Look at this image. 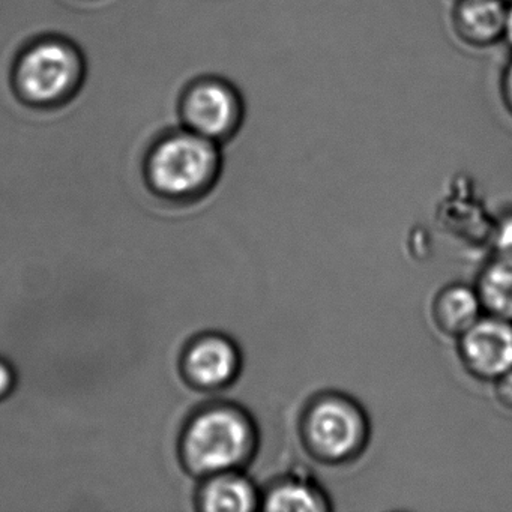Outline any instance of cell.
<instances>
[{
  "instance_id": "277c9868",
  "label": "cell",
  "mask_w": 512,
  "mask_h": 512,
  "mask_svg": "<svg viewBox=\"0 0 512 512\" xmlns=\"http://www.w3.org/2000/svg\"><path fill=\"white\" fill-rule=\"evenodd\" d=\"M79 73L71 49L59 41H43L28 50L17 65V83L29 101L55 103L71 89Z\"/></svg>"
},
{
  "instance_id": "2e32d148",
  "label": "cell",
  "mask_w": 512,
  "mask_h": 512,
  "mask_svg": "<svg viewBox=\"0 0 512 512\" xmlns=\"http://www.w3.org/2000/svg\"><path fill=\"white\" fill-rule=\"evenodd\" d=\"M503 94H505L506 103L512 110V61L506 67L505 76H503Z\"/></svg>"
},
{
  "instance_id": "8992f818",
  "label": "cell",
  "mask_w": 512,
  "mask_h": 512,
  "mask_svg": "<svg viewBox=\"0 0 512 512\" xmlns=\"http://www.w3.org/2000/svg\"><path fill=\"white\" fill-rule=\"evenodd\" d=\"M182 110L190 130L212 142L227 136L238 124L241 113L235 92L212 80L194 86L185 97Z\"/></svg>"
},
{
  "instance_id": "30bf717a",
  "label": "cell",
  "mask_w": 512,
  "mask_h": 512,
  "mask_svg": "<svg viewBox=\"0 0 512 512\" xmlns=\"http://www.w3.org/2000/svg\"><path fill=\"white\" fill-rule=\"evenodd\" d=\"M505 17L503 0H461L457 8L460 31L476 44H490L503 38Z\"/></svg>"
},
{
  "instance_id": "9c48e42d",
  "label": "cell",
  "mask_w": 512,
  "mask_h": 512,
  "mask_svg": "<svg viewBox=\"0 0 512 512\" xmlns=\"http://www.w3.org/2000/svg\"><path fill=\"white\" fill-rule=\"evenodd\" d=\"M484 310L478 290L469 287L451 286L443 290L434 302V319L443 332L449 335H461L469 331Z\"/></svg>"
},
{
  "instance_id": "7a4b0ae2",
  "label": "cell",
  "mask_w": 512,
  "mask_h": 512,
  "mask_svg": "<svg viewBox=\"0 0 512 512\" xmlns=\"http://www.w3.org/2000/svg\"><path fill=\"white\" fill-rule=\"evenodd\" d=\"M217 167L214 142L191 131L173 134L155 146L148 161V178L161 196L190 199L212 184Z\"/></svg>"
},
{
  "instance_id": "8fae6325",
  "label": "cell",
  "mask_w": 512,
  "mask_h": 512,
  "mask_svg": "<svg viewBox=\"0 0 512 512\" xmlns=\"http://www.w3.org/2000/svg\"><path fill=\"white\" fill-rule=\"evenodd\" d=\"M476 290L490 316L512 322V254H497L482 271Z\"/></svg>"
},
{
  "instance_id": "ba28073f",
  "label": "cell",
  "mask_w": 512,
  "mask_h": 512,
  "mask_svg": "<svg viewBox=\"0 0 512 512\" xmlns=\"http://www.w3.org/2000/svg\"><path fill=\"white\" fill-rule=\"evenodd\" d=\"M259 502L253 482L238 470L206 476L199 493L200 509L206 512H250Z\"/></svg>"
},
{
  "instance_id": "4fadbf2b",
  "label": "cell",
  "mask_w": 512,
  "mask_h": 512,
  "mask_svg": "<svg viewBox=\"0 0 512 512\" xmlns=\"http://www.w3.org/2000/svg\"><path fill=\"white\" fill-rule=\"evenodd\" d=\"M493 239L497 254H512V212L503 215L497 223Z\"/></svg>"
},
{
  "instance_id": "52a82bcc",
  "label": "cell",
  "mask_w": 512,
  "mask_h": 512,
  "mask_svg": "<svg viewBox=\"0 0 512 512\" xmlns=\"http://www.w3.org/2000/svg\"><path fill=\"white\" fill-rule=\"evenodd\" d=\"M182 368L187 379L197 388H221L238 374V349L226 337L203 335L185 350Z\"/></svg>"
},
{
  "instance_id": "9a60e30c",
  "label": "cell",
  "mask_w": 512,
  "mask_h": 512,
  "mask_svg": "<svg viewBox=\"0 0 512 512\" xmlns=\"http://www.w3.org/2000/svg\"><path fill=\"white\" fill-rule=\"evenodd\" d=\"M16 376L11 365L4 359H0V400H4L13 391Z\"/></svg>"
},
{
  "instance_id": "3957f363",
  "label": "cell",
  "mask_w": 512,
  "mask_h": 512,
  "mask_svg": "<svg viewBox=\"0 0 512 512\" xmlns=\"http://www.w3.org/2000/svg\"><path fill=\"white\" fill-rule=\"evenodd\" d=\"M304 434L317 457L328 461L346 460L364 445L367 421L355 403L329 395L320 398L308 410Z\"/></svg>"
},
{
  "instance_id": "6da1fadb",
  "label": "cell",
  "mask_w": 512,
  "mask_h": 512,
  "mask_svg": "<svg viewBox=\"0 0 512 512\" xmlns=\"http://www.w3.org/2000/svg\"><path fill=\"white\" fill-rule=\"evenodd\" d=\"M253 422L238 407H206L194 415L182 433L185 466L200 476L238 470L253 454Z\"/></svg>"
},
{
  "instance_id": "5bb4252c",
  "label": "cell",
  "mask_w": 512,
  "mask_h": 512,
  "mask_svg": "<svg viewBox=\"0 0 512 512\" xmlns=\"http://www.w3.org/2000/svg\"><path fill=\"white\" fill-rule=\"evenodd\" d=\"M494 394L506 409H512V370L494 380Z\"/></svg>"
},
{
  "instance_id": "7c38bea8",
  "label": "cell",
  "mask_w": 512,
  "mask_h": 512,
  "mask_svg": "<svg viewBox=\"0 0 512 512\" xmlns=\"http://www.w3.org/2000/svg\"><path fill=\"white\" fill-rule=\"evenodd\" d=\"M263 508L269 512H320L326 511L328 505L313 482L292 476L266 491Z\"/></svg>"
},
{
  "instance_id": "e0dca14e",
  "label": "cell",
  "mask_w": 512,
  "mask_h": 512,
  "mask_svg": "<svg viewBox=\"0 0 512 512\" xmlns=\"http://www.w3.org/2000/svg\"><path fill=\"white\" fill-rule=\"evenodd\" d=\"M503 38L506 43L512 47V2L506 4L505 29H503Z\"/></svg>"
},
{
  "instance_id": "5b68a950",
  "label": "cell",
  "mask_w": 512,
  "mask_h": 512,
  "mask_svg": "<svg viewBox=\"0 0 512 512\" xmlns=\"http://www.w3.org/2000/svg\"><path fill=\"white\" fill-rule=\"evenodd\" d=\"M460 352L470 373L494 382L512 370V322L496 316L481 317L461 335Z\"/></svg>"
}]
</instances>
